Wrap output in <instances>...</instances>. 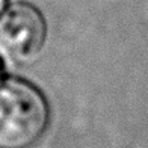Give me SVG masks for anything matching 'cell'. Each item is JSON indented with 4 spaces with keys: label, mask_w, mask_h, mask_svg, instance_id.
<instances>
[{
    "label": "cell",
    "mask_w": 148,
    "mask_h": 148,
    "mask_svg": "<svg viewBox=\"0 0 148 148\" xmlns=\"http://www.w3.org/2000/svg\"><path fill=\"white\" fill-rule=\"evenodd\" d=\"M50 127L45 97L29 82L0 80V148H35Z\"/></svg>",
    "instance_id": "obj_1"
},
{
    "label": "cell",
    "mask_w": 148,
    "mask_h": 148,
    "mask_svg": "<svg viewBox=\"0 0 148 148\" xmlns=\"http://www.w3.org/2000/svg\"><path fill=\"white\" fill-rule=\"evenodd\" d=\"M45 42V21L36 8L17 3L0 17V59L8 64H29Z\"/></svg>",
    "instance_id": "obj_2"
},
{
    "label": "cell",
    "mask_w": 148,
    "mask_h": 148,
    "mask_svg": "<svg viewBox=\"0 0 148 148\" xmlns=\"http://www.w3.org/2000/svg\"><path fill=\"white\" fill-rule=\"evenodd\" d=\"M5 3H6V0H0V14H2V11L5 8Z\"/></svg>",
    "instance_id": "obj_3"
}]
</instances>
